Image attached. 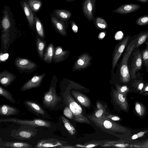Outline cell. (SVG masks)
Wrapping results in <instances>:
<instances>
[{
	"label": "cell",
	"mask_w": 148,
	"mask_h": 148,
	"mask_svg": "<svg viewBox=\"0 0 148 148\" xmlns=\"http://www.w3.org/2000/svg\"><path fill=\"white\" fill-rule=\"evenodd\" d=\"M0 95L5 98L10 102L15 104L16 101L12 94L8 90L0 86Z\"/></svg>",
	"instance_id": "31"
},
{
	"label": "cell",
	"mask_w": 148,
	"mask_h": 148,
	"mask_svg": "<svg viewBox=\"0 0 148 148\" xmlns=\"http://www.w3.org/2000/svg\"><path fill=\"white\" fill-rule=\"evenodd\" d=\"M20 112L17 108L7 104H2L0 107V115L2 116H17Z\"/></svg>",
	"instance_id": "21"
},
{
	"label": "cell",
	"mask_w": 148,
	"mask_h": 148,
	"mask_svg": "<svg viewBox=\"0 0 148 148\" xmlns=\"http://www.w3.org/2000/svg\"><path fill=\"white\" fill-rule=\"evenodd\" d=\"M68 53V51L64 50L61 47H57L54 49L53 60L55 63L62 62L66 58Z\"/></svg>",
	"instance_id": "23"
},
{
	"label": "cell",
	"mask_w": 148,
	"mask_h": 148,
	"mask_svg": "<svg viewBox=\"0 0 148 148\" xmlns=\"http://www.w3.org/2000/svg\"><path fill=\"white\" fill-rule=\"evenodd\" d=\"M16 75L8 71L4 70L0 73V82L3 86L7 87L14 80Z\"/></svg>",
	"instance_id": "22"
},
{
	"label": "cell",
	"mask_w": 148,
	"mask_h": 148,
	"mask_svg": "<svg viewBox=\"0 0 148 148\" xmlns=\"http://www.w3.org/2000/svg\"><path fill=\"white\" fill-rule=\"evenodd\" d=\"M136 39L133 40L128 46L121 60L120 67V80L123 83L128 82L131 76L128 68L127 62L129 58L133 51L136 47Z\"/></svg>",
	"instance_id": "4"
},
{
	"label": "cell",
	"mask_w": 148,
	"mask_h": 148,
	"mask_svg": "<svg viewBox=\"0 0 148 148\" xmlns=\"http://www.w3.org/2000/svg\"><path fill=\"white\" fill-rule=\"evenodd\" d=\"M64 101L72 111L73 119L75 121L79 123L90 124V122L83 114L81 106L75 101L69 92L66 91L63 94Z\"/></svg>",
	"instance_id": "2"
},
{
	"label": "cell",
	"mask_w": 148,
	"mask_h": 148,
	"mask_svg": "<svg viewBox=\"0 0 148 148\" xmlns=\"http://www.w3.org/2000/svg\"><path fill=\"white\" fill-rule=\"evenodd\" d=\"M25 1L30 8L35 13L40 10L43 5L41 0H25Z\"/></svg>",
	"instance_id": "27"
},
{
	"label": "cell",
	"mask_w": 148,
	"mask_h": 148,
	"mask_svg": "<svg viewBox=\"0 0 148 148\" xmlns=\"http://www.w3.org/2000/svg\"><path fill=\"white\" fill-rule=\"evenodd\" d=\"M52 14L62 21H68L72 15L70 11L66 10L60 9H55Z\"/></svg>",
	"instance_id": "25"
},
{
	"label": "cell",
	"mask_w": 148,
	"mask_h": 148,
	"mask_svg": "<svg viewBox=\"0 0 148 148\" xmlns=\"http://www.w3.org/2000/svg\"><path fill=\"white\" fill-rule=\"evenodd\" d=\"M23 104L29 111L39 117L47 119H51L43 107L38 102L27 100L24 101Z\"/></svg>",
	"instance_id": "7"
},
{
	"label": "cell",
	"mask_w": 148,
	"mask_h": 148,
	"mask_svg": "<svg viewBox=\"0 0 148 148\" xmlns=\"http://www.w3.org/2000/svg\"><path fill=\"white\" fill-rule=\"evenodd\" d=\"M143 95H148V92H146Z\"/></svg>",
	"instance_id": "52"
},
{
	"label": "cell",
	"mask_w": 148,
	"mask_h": 148,
	"mask_svg": "<svg viewBox=\"0 0 148 148\" xmlns=\"http://www.w3.org/2000/svg\"><path fill=\"white\" fill-rule=\"evenodd\" d=\"M148 91V84L147 85L143 88L142 92Z\"/></svg>",
	"instance_id": "48"
},
{
	"label": "cell",
	"mask_w": 148,
	"mask_h": 148,
	"mask_svg": "<svg viewBox=\"0 0 148 148\" xmlns=\"http://www.w3.org/2000/svg\"><path fill=\"white\" fill-rule=\"evenodd\" d=\"M100 146L103 147L126 148L130 147L127 143L121 141H108L104 143Z\"/></svg>",
	"instance_id": "28"
},
{
	"label": "cell",
	"mask_w": 148,
	"mask_h": 148,
	"mask_svg": "<svg viewBox=\"0 0 148 148\" xmlns=\"http://www.w3.org/2000/svg\"><path fill=\"white\" fill-rule=\"evenodd\" d=\"M116 90L126 97L127 93L129 91V88L127 86H120L117 84H116Z\"/></svg>",
	"instance_id": "38"
},
{
	"label": "cell",
	"mask_w": 148,
	"mask_h": 148,
	"mask_svg": "<svg viewBox=\"0 0 148 148\" xmlns=\"http://www.w3.org/2000/svg\"><path fill=\"white\" fill-rule=\"evenodd\" d=\"M94 1L95 2H96V0H94Z\"/></svg>",
	"instance_id": "53"
},
{
	"label": "cell",
	"mask_w": 148,
	"mask_h": 148,
	"mask_svg": "<svg viewBox=\"0 0 148 148\" xmlns=\"http://www.w3.org/2000/svg\"><path fill=\"white\" fill-rule=\"evenodd\" d=\"M0 122H10L22 125H31L36 127L50 128L53 125L52 122L40 119L32 120L20 119L15 117L1 118Z\"/></svg>",
	"instance_id": "6"
},
{
	"label": "cell",
	"mask_w": 148,
	"mask_h": 148,
	"mask_svg": "<svg viewBox=\"0 0 148 148\" xmlns=\"http://www.w3.org/2000/svg\"><path fill=\"white\" fill-rule=\"evenodd\" d=\"M148 132V130L141 131L133 135L131 138L132 139L134 140L138 138L143 137L145 134Z\"/></svg>",
	"instance_id": "42"
},
{
	"label": "cell",
	"mask_w": 148,
	"mask_h": 148,
	"mask_svg": "<svg viewBox=\"0 0 148 148\" xmlns=\"http://www.w3.org/2000/svg\"><path fill=\"white\" fill-rule=\"evenodd\" d=\"M52 81L48 90L44 93L42 100L43 107L51 110L58 108V103L61 100L57 94L56 85Z\"/></svg>",
	"instance_id": "3"
},
{
	"label": "cell",
	"mask_w": 148,
	"mask_h": 148,
	"mask_svg": "<svg viewBox=\"0 0 148 148\" xmlns=\"http://www.w3.org/2000/svg\"><path fill=\"white\" fill-rule=\"evenodd\" d=\"M137 39V42L136 46L138 47L143 44L148 38V32H144L140 34Z\"/></svg>",
	"instance_id": "37"
},
{
	"label": "cell",
	"mask_w": 148,
	"mask_h": 148,
	"mask_svg": "<svg viewBox=\"0 0 148 148\" xmlns=\"http://www.w3.org/2000/svg\"><path fill=\"white\" fill-rule=\"evenodd\" d=\"M136 23L140 26H144L148 25V14L140 16L136 21Z\"/></svg>",
	"instance_id": "36"
},
{
	"label": "cell",
	"mask_w": 148,
	"mask_h": 148,
	"mask_svg": "<svg viewBox=\"0 0 148 148\" xmlns=\"http://www.w3.org/2000/svg\"><path fill=\"white\" fill-rule=\"evenodd\" d=\"M64 116L70 119L73 118V113L69 107H66L63 111Z\"/></svg>",
	"instance_id": "40"
},
{
	"label": "cell",
	"mask_w": 148,
	"mask_h": 148,
	"mask_svg": "<svg viewBox=\"0 0 148 148\" xmlns=\"http://www.w3.org/2000/svg\"><path fill=\"white\" fill-rule=\"evenodd\" d=\"M14 64L21 72H31L34 71L37 67L36 63L29 60L18 57L16 58Z\"/></svg>",
	"instance_id": "8"
},
{
	"label": "cell",
	"mask_w": 148,
	"mask_h": 148,
	"mask_svg": "<svg viewBox=\"0 0 148 148\" xmlns=\"http://www.w3.org/2000/svg\"><path fill=\"white\" fill-rule=\"evenodd\" d=\"M140 8V6L138 4L126 3L121 5L118 8L113 10L112 12L121 14H127L135 12Z\"/></svg>",
	"instance_id": "16"
},
{
	"label": "cell",
	"mask_w": 148,
	"mask_h": 148,
	"mask_svg": "<svg viewBox=\"0 0 148 148\" xmlns=\"http://www.w3.org/2000/svg\"><path fill=\"white\" fill-rule=\"evenodd\" d=\"M54 49L52 43L50 44L47 47L44 54L43 60L48 63L52 62L54 54Z\"/></svg>",
	"instance_id": "26"
},
{
	"label": "cell",
	"mask_w": 148,
	"mask_h": 148,
	"mask_svg": "<svg viewBox=\"0 0 148 148\" xmlns=\"http://www.w3.org/2000/svg\"><path fill=\"white\" fill-rule=\"evenodd\" d=\"M65 0L67 2H71L72 1H76V0Z\"/></svg>",
	"instance_id": "51"
},
{
	"label": "cell",
	"mask_w": 148,
	"mask_h": 148,
	"mask_svg": "<svg viewBox=\"0 0 148 148\" xmlns=\"http://www.w3.org/2000/svg\"><path fill=\"white\" fill-rule=\"evenodd\" d=\"M129 37L126 36L118 45L115 49L112 61V68L114 69L116 64L127 45Z\"/></svg>",
	"instance_id": "17"
},
{
	"label": "cell",
	"mask_w": 148,
	"mask_h": 148,
	"mask_svg": "<svg viewBox=\"0 0 148 148\" xmlns=\"http://www.w3.org/2000/svg\"><path fill=\"white\" fill-rule=\"evenodd\" d=\"M133 54L134 56L130 71V76L132 79L136 77V73L141 69L142 63V54L138 50L134 53Z\"/></svg>",
	"instance_id": "11"
},
{
	"label": "cell",
	"mask_w": 148,
	"mask_h": 148,
	"mask_svg": "<svg viewBox=\"0 0 148 148\" xmlns=\"http://www.w3.org/2000/svg\"><path fill=\"white\" fill-rule=\"evenodd\" d=\"M146 48L143 51L142 55L145 65L148 66V42H146Z\"/></svg>",
	"instance_id": "39"
},
{
	"label": "cell",
	"mask_w": 148,
	"mask_h": 148,
	"mask_svg": "<svg viewBox=\"0 0 148 148\" xmlns=\"http://www.w3.org/2000/svg\"><path fill=\"white\" fill-rule=\"evenodd\" d=\"M88 117L96 126L103 129L123 134L130 132L127 128L108 119L104 114L99 118H97L93 115L88 116Z\"/></svg>",
	"instance_id": "1"
},
{
	"label": "cell",
	"mask_w": 148,
	"mask_h": 148,
	"mask_svg": "<svg viewBox=\"0 0 148 148\" xmlns=\"http://www.w3.org/2000/svg\"><path fill=\"white\" fill-rule=\"evenodd\" d=\"M136 84H135V87L138 90H141L143 88L144 84L141 82H138Z\"/></svg>",
	"instance_id": "46"
},
{
	"label": "cell",
	"mask_w": 148,
	"mask_h": 148,
	"mask_svg": "<svg viewBox=\"0 0 148 148\" xmlns=\"http://www.w3.org/2000/svg\"><path fill=\"white\" fill-rule=\"evenodd\" d=\"M71 94L83 106L88 108L90 106V100L86 95L76 91H72Z\"/></svg>",
	"instance_id": "24"
},
{
	"label": "cell",
	"mask_w": 148,
	"mask_h": 148,
	"mask_svg": "<svg viewBox=\"0 0 148 148\" xmlns=\"http://www.w3.org/2000/svg\"><path fill=\"white\" fill-rule=\"evenodd\" d=\"M70 23L71 25L72 28L75 33H76L78 32V28L75 22L72 20L70 21Z\"/></svg>",
	"instance_id": "45"
},
{
	"label": "cell",
	"mask_w": 148,
	"mask_h": 148,
	"mask_svg": "<svg viewBox=\"0 0 148 148\" xmlns=\"http://www.w3.org/2000/svg\"><path fill=\"white\" fill-rule=\"evenodd\" d=\"M130 147L148 148V139L140 143L130 145Z\"/></svg>",
	"instance_id": "41"
},
{
	"label": "cell",
	"mask_w": 148,
	"mask_h": 148,
	"mask_svg": "<svg viewBox=\"0 0 148 148\" xmlns=\"http://www.w3.org/2000/svg\"><path fill=\"white\" fill-rule=\"evenodd\" d=\"M51 20L56 31L63 36H66V29L68 25V21H62L52 14L51 15Z\"/></svg>",
	"instance_id": "13"
},
{
	"label": "cell",
	"mask_w": 148,
	"mask_h": 148,
	"mask_svg": "<svg viewBox=\"0 0 148 148\" xmlns=\"http://www.w3.org/2000/svg\"><path fill=\"white\" fill-rule=\"evenodd\" d=\"M45 75V73H43L40 75H34L23 85L21 88V91H24L39 87Z\"/></svg>",
	"instance_id": "12"
},
{
	"label": "cell",
	"mask_w": 148,
	"mask_h": 148,
	"mask_svg": "<svg viewBox=\"0 0 148 148\" xmlns=\"http://www.w3.org/2000/svg\"><path fill=\"white\" fill-rule=\"evenodd\" d=\"M93 22L96 27L99 29H105L108 27L106 21L100 16H98L95 18Z\"/></svg>",
	"instance_id": "30"
},
{
	"label": "cell",
	"mask_w": 148,
	"mask_h": 148,
	"mask_svg": "<svg viewBox=\"0 0 148 148\" xmlns=\"http://www.w3.org/2000/svg\"><path fill=\"white\" fill-rule=\"evenodd\" d=\"M96 104L97 110L95 112L94 116L97 118H99L106 111V108L99 102H97Z\"/></svg>",
	"instance_id": "34"
},
{
	"label": "cell",
	"mask_w": 148,
	"mask_h": 148,
	"mask_svg": "<svg viewBox=\"0 0 148 148\" xmlns=\"http://www.w3.org/2000/svg\"><path fill=\"white\" fill-rule=\"evenodd\" d=\"M32 147V145L26 142L4 141L0 138V148H31Z\"/></svg>",
	"instance_id": "20"
},
{
	"label": "cell",
	"mask_w": 148,
	"mask_h": 148,
	"mask_svg": "<svg viewBox=\"0 0 148 148\" xmlns=\"http://www.w3.org/2000/svg\"><path fill=\"white\" fill-rule=\"evenodd\" d=\"M75 148L74 147H71L70 146H64L63 145L61 146L60 148Z\"/></svg>",
	"instance_id": "50"
},
{
	"label": "cell",
	"mask_w": 148,
	"mask_h": 148,
	"mask_svg": "<svg viewBox=\"0 0 148 148\" xmlns=\"http://www.w3.org/2000/svg\"><path fill=\"white\" fill-rule=\"evenodd\" d=\"M98 144H89L85 145H81L79 144H77L75 145V146L77 147H85V148H90L93 147L98 145Z\"/></svg>",
	"instance_id": "43"
},
{
	"label": "cell",
	"mask_w": 148,
	"mask_h": 148,
	"mask_svg": "<svg viewBox=\"0 0 148 148\" xmlns=\"http://www.w3.org/2000/svg\"><path fill=\"white\" fill-rule=\"evenodd\" d=\"M36 127L27 125H22L18 129L13 130L10 136L20 140H29L36 135L38 130Z\"/></svg>",
	"instance_id": "5"
},
{
	"label": "cell",
	"mask_w": 148,
	"mask_h": 148,
	"mask_svg": "<svg viewBox=\"0 0 148 148\" xmlns=\"http://www.w3.org/2000/svg\"><path fill=\"white\" fill-rule=\"evenodd\" d=\"M34 26L36 28L37 34L40 37H45L44 29L42 22L36 14L34 19Z\"/></svg>",
	"instance_id": "29"
},
{
	"label": "cell",
	"mask_w": 148,
	"mask_h": 148,
	"mask_svg": "<svg viewBox=\"0 0 148 148\" xmlns=\"http://www.w3.org/2000/svg\"><path fill=\"white\" fill-rule=\"evenodd\" d=\"M3 14L1 20V26L3 32L9 31L12 24L14 22V19L10 7L8 5L4 7L2 11Z\"/></svg>",
	"instance_id": "9"
},
{
	"label": "cell",
	"mask_w": 148,
	"mask_h": 148,
	"mask_svg": "<svg viewBox=\"0 0 148 148\" xmlns=\"http://www.w3.org/2000/svg\"><path fill=\"white\" fill-rule=\"evenodd\" d=\"M91 57L86 53L82 54L77 59L74 66L73 70H79L85 69L90 63Z\"/></svg>",
	"instance_id": "19"
},
{
	"label": "cell",
	"mask_w": 148,
	"mask_h": 148,
	"mask_svg": "<svg viewBox=\"0 0 148 148\" xmlns=\"http://www.w3.org/2000/svg\"><path fill=\"white\" fill-rule=\"evenodd\" d=\"M96 2L94 0H84L82 3V12L89 21H93Z\"/></svg>",
	"instance_id": "10"
},
{
	"label": "cell",
	"mask_w": 148,
	"mask_h": 148,
	"mask_svg": "<svg viewBox=\"0 0 148 148\" xmlns=\"http://www.w3.org/2000/svg\"><path fill=\"white\" fill-rule=\"evenodd\" d=\"M141 3H145L148 2V0H137Z\"/></svg>",
	"instance_id": "49"
},
{
	"label": "cell",
	"mask_w": 148,
	"mask_h": 148,
	"mask_svg": "<svg viewBox=\"0 0 148 148\" xmlns=\"http://www.w3.org/2000/svg\"><path fill=\"white\" fill-rule=\"evenodd\" d=\"M62 142L54 138H50L40 140L36 145L34 147L36 148L53 147L60 148L63 146Z\"/></svg>",
	"instance_id": "15"
},
{
	"label": "cell",
	"mask_w": 148,
	"mask_h": 148,
	"mask_svg": "<svg viewBox=\"0 0 148 148\" xmlns=\"http://www.w3.org/2000/svg\"><path fill=\"white\" fill-rule=\"evenodd\" d=\"M105 116L109 119L114 121H119L121 120L119 117L116 115L109 114L107 116Z\"/></svg>",
	"instance_id": "44"
},
{
	"label": "cell",
	"mask_w": 148,
	"mask_h": 148,
	"mask_svg": "<svg viewBox=\"0 0 148 148\" xmlns=\"http://www.w3.org/2000/svg\"><path fill=\"white\" fill-rule=\"evenodd\" d=\"M105 33L104 32H102L100 33L98 36V38L100 39H102L105 37Z\"/></svg>",
	"instance_id": "47"
},
{
	"label": "cell",
	"mask_w": 148,
	"mask_h": 148,
	"mask_svg": "<svg viewBox=\"0 0 148 148\" xmlns=\"http://www.w3.org/2000/svg\"><path fill=\"white\" fill-rule=\"evenodd\" d=\"M36 44L39 56L42 60H43L44 50L45 46V43L40 38H38L36 39Z\"/></svg>",
	"instance_id": "32"
},
{
	"label": "cell",
	"mask_w": 148,
	"mask_h": 148,
	"mask_svg": "<svg viewBox=\"0 0 148 148\" xmlns=\"http://www.w3.org/2000/svg\"><path fill=\"white\" fill-rule=\"evenodd\" d=\"M62 121L65 128L71 135H74L76 132V130L74 127L69 121L63 116L61 117Z\"/></svg>",
	"instance_id": "33"
},
{
	"label": "cell",
	"mask_w": 148,
	"mask_h": 148,
	"mask_svg": "<svg viewBox=\"0 0 148 148\" xmlns=\"http://www.w3.org/2000/svg\"><path fill=\"white\" fill-rule=\"evenodd\" d=\"M135 110L136 113L140 116H143L145 114V109L144 106L139 102H136Z\"/></svg>",
	"instance_id": "35"
},
{
	"label": "cell",
	"mask_w": 148,
	"mask_h": 148,
	"mask_svg": "<svg viewBox=\"0 0 148 148\" xmlns=\"http://www.w3.org/2000/svg\"><path fill=\"white\" fill-rule=\"evenodd\" d=\"M21 8L26 16L29 26L31 29H32L34 26V13L26 3L25 0H21L20 2Z\"/></svg>",
	"instance_id": "18"
},
{
	"label": "cell",
	"mask_w": 148,
	"mask_h": 148,
	"mask_svg": "<svg viewBox=\"0 0 148 148\" xmlns=\"http://www.w3.org/2000/svg\"><path fill=\"white\" fill-rule=\"evenodd\" d=\"M112 96L114 102L121 109L126 112L128 111L129 105L126 97L115 89L113 90Z\"/></svg>",
	"instance_id": "14"
}]
</instances>
